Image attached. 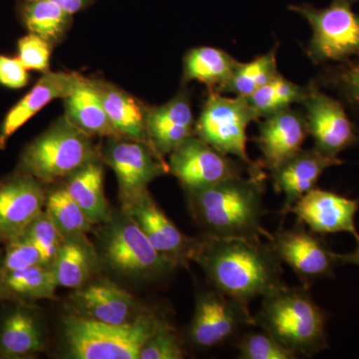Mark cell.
Returning <instances> with one entry per match:
<instances>
[{"label": "cell", "mask_w": 359, "mask_h": 359, "mask_svg": "<svg viewBox=\"0 0 359 359\" xmlns=\"http://www.w3.org/2000/svg\"><path fill=\"white\" fill-rule=\"evenodd\" d=\"M193 261L200 264L212 287L248 306L285 285L282 262L261 240L203 236Z\"/></svg>", "instance_id": "obj_1"}, {"label": "cell", "mask_w": 359, "mask_h": 359, "mask_svg": "<svg viewBox=\"0 0 359 359\" xmlns=\"http://www.w3.org/2000/svg\"><path fill=\"white\" fill-rule=\"evenodd\" d=\"M266 177H237L187 193L189 211L205 236L261 240L269 238L263 219Z\"/></svg>", "instance_id": "obj_2"}, {"label": "cell", "mask_w": 359, "mask_h": 359, "mask_svg": "<svg viewBox=\"0 0 359 359\" xmlns=\"http://www.w3.org/2000/svg\"><path fill=\"white\" fill-rule=\"evenodd\" d=\"M308 285H287L264 295L255 316L263 328L297 355L311 358L328 348L327 314L314 302Z\"/></svg>", "instance_id": "obj_3"}, {"label": "cell", "mask_w": 359, "mask_h": 359, "mask_svg": "<svg viewBox=\"0 0 359 359\" xmlns=\"http://www.w3.org/2000/svg\"><path fill=\"white\" fill-rule=\"evenodd\" d=\"M163 321L152 313H140L124 325L71 314L63 320L68 353L77 359H139Z\"/></svg>", "instance_id": "obj_4"}, {"label": "cell", "mask_w": 359, "mask_h": 359, "mask_svg": "<svg viewBox=\"0 0 359 359\" xmlns=\"http://www.w3.org/2000/svg\"><path fill=\"white\" fill-rule=\"evenodd\" d=\"M100 158L93 137L77 128L63 115L26 146L21 155L20 171L49 184L68 178Z\"/></svg>", "instance_id": "obj_5"}, {"label": "cell", "mask_w": 359, "mask_h": 359, "mask_svg": "<svg viewBox=\"0 0 359 359\" xmlns=\"http://www.w3.org/2000/svg\"><path fill=\"white\" fill-rule=\"evenodd\" d=\"M261 120L245 97H226L208 90L195 125V135L224 155L233 156L249 168L250 176L266 177L259 162L247 152L248 127Z\"/></svg>", "instance_id": "obj_6"}, {"label": "cell", "mask_w": 359, "mask_h": 359, "mask_svg": "<svg viewBox=\"0 0 359 359\" xmlns=\"http://www.w3.org/2000/svg\"><path fill=\"white\" fill-rule=\"evenodd\" d=\"M356 2L332 0L323 8L309 4L290 6L311 26L313 34L306 54L313 65H334L359 55V13L353 8Z\"/></svg>", "instance_id": "obj_7"}, {"label": "cell", "mask_w": 359, "mask_h": 359, "mask_svg": "<svg viewBox=\"0 0 359 359\" xmlns=\"http://www.w3.org/2000/svg\"><path fill=\"white\" fill-rule=\"evenodd\" d=\"M250 327H256V323L249 306L211 285V289L197 295L188 339L197 348H214L237 339Z\"/></svg>", "instance_id": "obj_8"}, {"label": "cell", "mask_w": 359, "mask_h": 359, "mask_svg": "<svg viewBox=\"0 0 359 359\" xmlns=\"http://www.w3.org/2000/svg\"><path fill=\"white\" fill-rule=\"evenodd\" d=\"M316 150L339 157L347 149L359 145V129L339 99L320 88L313 80L306 85L302 102Z\"/></svg>", "instance_id": "obj_9"}, {"label": "cell", "mask_w": 359, "mask_h": 359, "mask_svg": "<svg viewBox=\"0 0 359 359\" xmlns=\"http://www.w3.org/2000/svg\"><path fill=\"white\" fill-rule=\"evenodd\" d=\"M268 240L280 262L287 264L302 285L308 287L334 278L335 269L341 266L339 254L330 249L327 241L299 222L292 228L280 229Z\"/></svg>", "instance_id": "obj_10"}, {"label": "cell", "mask_w": 359, "mask_h": 359, "mask_svg": "<svg viewBox=\"0 0 359 359\" xmlns=\"http://www.w3.org/2000/svg\"><path fill=\"white\" fill-rule=\"evenodd\" d=\"M169 173L176 177L186 193L203 190L229 179L250 175L238 159L219 152L193 135L170 154Z\"/></svg>", "instance_id": "obj_11"}, {"label": "cell", "mask_w": 359, "mask_h": 359, "mask_svg": "<svg viewBox=\"0 0 359 359\" xmlns=\"http://www.w3.org/2000/svg\"><path fill=\"white\" fill-rule=\"evenodd\" d=\"M104 255L118 273L144 280L164 278L177 268L153 247L138 224L127 215L106 235Z\"/></svg>", "instance_id": "obj_12"}, {"label": "cell", "mask_w": 359, "mask_h": 359, "mask_svg": "<svg viewBox=\"0 0 359 359\" xmlns=\"http://www.w3.org/2000/svg\"><path fill=\"white\" fill-rule=\"evenodd\" d=\"M103 162L117 177L123 205L148 192L151 182L169 173L164 157L148 144L125 138H107L100 150Z\"/></svg>", "instance_id": "obj_13"}, {"label": "cell", "mask_w": 359, "mask_h": 359, "mask_svg": "<svg viewBox=\"0 0 359 359\" xmlns=\"http://www.w3.org/2000/svg\"><path fill=\"white\" fill-rule=\"evenodd\" d=\"M130 217L145 233L149 242L176 266H187L193 261L199 238L187 237L146 192L123 205Z\"/></svg>", "instance_id": "obj_14"}, {"label": "cell", "mask_w": 359, "mask_h": 359, "mask_svg": "<svg viewBox=\"0 0 359 359\" xmlns=\"http://www.w3.org/2000/svg\"><path fill=\"white\" fill-rule=\"evenodd\" d=\"M41 182L18 172L0 181V244L22 235L46 205Z\"/></svg>", "instance_id": "obj_15"}, {"label": "cell", "mask_w": 359, "mask_h": 359, "mask_svg": "<svg viewBox=\"0 0 359 359\" xmlns=\"http://www.w3.org/2000/svg\"><path fill=\"white\" fill-rule=\"evenodd\" d=\"M359 210V199L314 188L292 208L297 222L309 226L318 235L348 233L359 243V233L355 226V216Z\"/></svg>", "instance_id": "obj_16"}, {"label": "cell", "mask_w": 359, "mask_h": 359, "mask_svg": "<svg viewBox=\"0 0 359 359\" xmlns=\"http://www.w3.org/2000/svg\"><path fill=\"white\" fill-rule=\"evenodd\" d=\"M309 136L306 116L292 107L262 118L259 135L254 139L264 171H275L283 163L301 152Z\"/></svg>", "instance_id": "obj_17"}, {"label": "cell", "mask_w": 359, "mask_h": 359, "mask_svg": "<svg viewBox=\"0 0 359 359\" xmlns=\"http://www.w3.org/2000/svg\"><path fill=\"white\" fill-rule=\"evenodd\" d=\"M192 99L186 85L176 95L158 107H151L148 135L151 146L162 157L170 155L186 139L195 135Z\"/></svg>", "instance_id": "obj_18"}, {"label": "cell", "mask_w": 359, "mask_h": 359, "mask_svg": "<svg viewBox=\"0 0 359 359\" xmlns=\"http://www.w3.org/2000/svg\"><path fill=\"white\" fill-rule=\"evenodd\" d=\"M344 163L339 157L323 155L316 148L302 149L292 159L271 172L269 178L273 189L285 197L282 212H289L302 196L316 188L325 171Z\"/></svg>", "instance_id": "obj_19"}, {"label": "cell", "mask_w": 359, "mask_h": 359, "mask_svg": "<svg viewBox=\"0 0 359 359\" xmlns=\"http://www.w3.org/2000/svg\"><path fill=\"white\" fill-rule=\"evenodd\" d=\"M81 77L77 73L44 72L32 89L7 112L0 127V149L6 148L11 137L51 101L69 95Z\"/></svg>", "instance_id": "obj_20"}, {"label": "cell", "mask_w": 359, "mask_h": 359, "mask_svg": "<svg viewBox=\"0 0 359 359\" xmlns=\"http://www.w3.org/2000/svg\"><path fill=\"white\" fill-rule=\"evenodd\" d=\"M73 309L78 316L112 325L133 321L139 314L135 299L114 283L99 282L72 295Z\"/></svg>", "instance_id": "obj_21"}, {"label": "cell", "mask_w": 359, "mask_h": 359, "mask_svg": "<svg viewBox=\"0 0 359 359\" xmlns=\"http://www.w3.org/2000/svg\"><path fill=\"white\" fill-rule=\"evenodd\" d=\"M93 82L117 133L122 138L142 142L151 146L148 135V118L151 107L117 85L96 78Z\"/></svg>", "instance_id": "obj_22"}, {"label": "cell", "mask_w": 359, "mask_h": 359, "mask_svg": "<svg viewBox=\"0 0 359 359\" xmlns=\"http://www.w3.org/2000/svg\"><path fill=\"white\" fill-rule=\"evenodd\" d=\"M63 103L66 119L85 133L106 139L122 138L106 113L93 78L82 76Z\"/></svg>", "instance_id": "obj_23"}, {"label": "cell", "mask_w": 359, "mask_h": 359, "mask_svg": "<svg viewBox=\"0 0 359 359\" xmlns=\"http://www.w3.org/2000/svg\"><path fill=\"white\" fill-rule=\"evenodd\" d=\"M240 61L216 47L201 46L187 52L183 59L182 85L191 81L205 84L208 90L222 93Z\"/></svg>", "instance_id": "obj_24"}, {"label": "cell", "mask_w": 359, "mask_h": 359, "mask_svg": "<svg viewBox=\"0 0 359 359\" xmlns=\"http://www.w3.org/2000/svg\"><path fill=\"white\" fill-rule=\"evenodd\" d=\"M100 160L92 161L68 177L65 189L93 223L109 221L110 209L104 194Z\"/></svg>", "instance_id": "obj_25"}, {"label": "cell", "mask_w": 359, "mask_h": 359, "mask_svg": "<svg viewBox=\"0 0 359 359\" xmlns=\"http://www.w3.org/2000/svg\"><path fill=\"white\" fill-rule=\"evenodd\" d=\"M39 321L29 311L14 309L0 323V353L6 358H25L41 351Z\"/></svg>", "instance_id": "obj_26"}, {"label": "cell", "mask_w": 359, "mask_h": 359, "mask_svg": "<svg viewBox=\"0 0 359 359\" xmlns=\"http://www.w3.org/2000/svg\"><path fill=\"white\" fill-rule=\"evenodd\" d=\"M18 14L28 32L53 46L62 41L72 23V14L51 0H20Z\"/></svg>", "instance_id": "obj_27"}, {"label": "cell", "mask_w": 359, "mask_h": 359, "mask_svg": "<svg viewBox=\"0 0 359 359\" xmlns=\"http://www.w3.org/2000/svg\"><path fill=\"white\" fill-rule=\"evenodd\" d=\"M313 80L341 101L359 129V55L344 62L323 65Z\"/></svg>", "instance_id": "obj_28"}, {"label": "cell", "mask_w": 359, "mask_h": 359, "mask_svg": "<svg viewBox=\"0 0 359 359\" xmlns=\"http://www.w3.org/2000/svg\"><path fill=\"white\" fill-rule=\"evenodd\" d=\"M93 254L81 238H67L51 264L60 287L78 289L88 280L93 269Z\"/></svg>", "instance_id": "obj_29"}, {"label": "cell", "mask_w": 359, "mask_h": 359, "mask_svg": "<svg viewBox=\"0 0 359 359\" xmlns=\"http://www.w3.org/2000/svg\"><path fill=\"white\" fill-rule=\"evenodd\" d=\"M278 46L276 43L268 53L257 56L250 62H238L222 94L230 93L247 98L280 74L276 62Z\"/></svg>", "instance_id": "obj_30"}, {"label": "cell", "mask_w": 359, "mask_h": 359, "mask_svg": "<svg viewBox=\"0 0 359 359\" xmlns=\"http://www.w3.org/2000/svg\"><path fill=\"white\" fill-rule=\"evenodd\" d=\"M306 95V86L295 84L280 73L262 88L247 97V100L262 119L292 107L294 104H302Z\"/></svg>", "instance_id": "obj_31"}, {"label": "cell", "mask_w": 359, "mask_h": 359, "mask_svg": "<svg viewBox=\"0 0 359 359\" xmlns=\"http://www.w3.org/2000/svg\"><path fill=\"white\" fill-rule=\"evenodd\" d=\"M4 285L9 294L23 299H54L58 287L51 266L39 264L4 273Z\"/></svg>", "instance_id": "obj_32"}, {"label": "cell", "mask_w": 359, "mask_h": 359, "mask_svg": "<svg viewBox=\"0 0 359 359\" xmlns=\"http://www.w3.org/2000/svg\"><path fill=\"white\" fill-rule=\"evenodd\" d=\"M46 212L66 240L81 238L94 224L65 188L47 196Z\"/></svg>", "instance_id": "obj_33"}, {"label": "cell", "mask_w": 359, "mask_h": 359, "mask_svg": "<svg viewBox=\"0 0 359 359\" xmlns=\"http://www.w3.org/2000/svg\"><path fill=\"white\" fill-rule=\"evenodd\" d=\"M241 359H295L299 356L280 344L275 337L259 327V330H245L236 339Z\"/></svg>", "instance_id": "obj_34"}, {"label": "cell", "mask_w": 359, "mask_h": 359, "mask_svg": "<svg viewBox=\"0 0 359 359\" xmlns=\"http://www.w3.org/2000/svg\"><path fill=\"white\" fill-rule=\"evenodd\" d=\"M27 237L41 255L44 266H51L66 238L58 230L48 212L44 211L25 231Z\"/></svg>", "instance_id": "obj_35"}, {"label": "cell", "mask_w": 359, "mask_h": 359, "mask_svg": "<svg viewBox=\"0 0 359 359\" xmlns=\"http://www.w3.org/2000/svg\"><path fill=\"white\" fill-rule=\"evenodd\" d=\"M185 356L183 340L177 330L164 320L141 349L139 359H183Z\"/></svg>", "instance_id": "obj_36"}, {"label": "cell", "mask_w": 359, "mask_h": 359, "mask_svg": "<svg viewBox=\"0 0 359 359\" xmlns=\"http://www.w3.org/2000/svg\"><path fill=\"white\" fill-rule=\"evenodd\" d=\"M39 264H43L41 255L25 233L6 243V252L0 262L2 275Z\"/></svg>", "instance_id": "obj_37"}, {"label": "cell", "mask_w": 359, "mask_h": 359, "mask_svg": "<svg viewBox=\"0 0 359 359\" xmlns=\"http://www.w3.org/2000/svg\"><path fill=\"white\" fill-rule=\"evenodd\" d=\"M53 47L43 37L29 32L18 40V58L26 69L44 73L49 70Z\"/></svg>", "instance_id": "obj_38"}, {"label": "cell", "mask_w": 359, "mask_h": 359, "mask_svg": "<svg viewBox=\"0 0 359 359\" xmlns=\"http://www.w3.org/2000/svg\"><path fill=\"white\" fill-rule=\"evenodd\" d=\"M29 81L28 70L18 57L0 55V85L9 89H21Z\"/></svg>", "instance_id": "obj_39"}, {"label": "cell", "mask_w": 359, "mask_h": 359, "mask_svg": "<svg viewBox=\"0 0 359 359\" xmlns=\"http://www.w3.org/2000/svg\"><path fill=\"white\" fill-rule=\"evenodd\" d=\"M51 1L55 2L68 13L74 15L75 13L88 7L94 0H51Z\"/></svg>", "instance_id": "obj_40"}, {"label": "cell", "mask_w": 359, "mask_h": 359, "mask_svg": "<svg viewBox=\"0 0 359 359\" xmlns=\"http://www.w3.org/2000/svg\"><path fill=\"white\" fill-rule=\"evenodd\" d=\"M339 259L341 266L353 264V266H359V243H358V247L353 252L339 254Z\"/></svg>", "instance_id": "obj_41"}, {"label": "cell", "mask_w": 359, "mask_h": 359, "mask_svg": "<svg viewBox=\"0 0 359 359\" xmlns=\"http://www.w3.org/2000/svg\"><path fill=\"white\" fill-rule=\"evenodd\" d=\"M9 292H7L6 285H4V275H2L1 266H0V301L6 299Z\"/></svg>", "instance_id": "obj_42"}]
</instances>
